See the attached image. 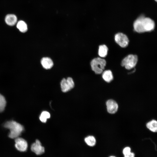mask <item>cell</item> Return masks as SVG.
Here are the masks:
<instances>
[{
    "mask_svg": "<svg viewBox=\"0 0 157 157\" xmlns=\"http://www.w3.org/2000/svg\"><path fill=\"white\" fill-rule=\"evenodd\" d=\"M6 104V101L5 97L0 94V112L4 109Z\"/></svg>",
    "mask_w": 157,
    "mask_h": 157,
    "instance_id": "18",
    "label": "cell"
},
{
    "mask_svg": "<svg viewBox=\"0 0 157 157\" xmlns=\"http://www.w3.org/2000/svg\"><path fill=\"white\" fill-rule=\"evenodd\" d=\"M60 86L62 92H65L71 90L66 79L63 78L60 82Z\"/></svg>",
    "mask_w": 157,
    "mask_h": 157,
    "instance_id": "16",
    "label": "cell"
},
{
    "mask_svg": "<svg viewBox=\"0 0 157 157\" xmlns=\"http://www.w3.org/2000/svg\"><path fill=\"white\" fill-rule=\"evenodd\" d=\"M66 79L71 90L74 87V83L73 79L71 77H68Z\"/></svg>",
    "mask_w": 157,
    "mask_h": 157,
    "instance_id": "19",
    "label": "cell"
},
{
    "mask_svg": "<svg viewBox=\"0 0 157 157\" xmlns=\"http://www.w3.org/2000/svg\"><path fill=\"white\" fill-rule=\"evenodd\" d=\"M137 56L136 55L130 54L125 57L122 61L121 65L127 69L134 68L137 63Z\"/></svg>",
    "mask_w": 157,
    "mask_h": 157,
    "instance_id": "4",
    "label": "cell"
},
{
    "mask_svg": "<svg viewBox=\"0 0 157 157\" xmlns=\"http://www.w3.org/2000/svg\"><path fill=\"white\" fill-rule=\"evenodd\" d=\"M156 1H157V0H155Z\"/></svg>",
    "mask_w": 157,
    "mask_h": 157,
    "instance_id": "23",
    "label": "cell"
},
{
    "mask_svg": "<svg viewBox=\"0 0 157 157\" xmlns=\"http://www.w3.org/2000/svg\"><path fill=\"white\" fill-rule=\"evenodd\" d=\"M31 149L32 152L37 155H41L45 151L44 147L42 145L40 142L37 139L32 144Z\"/></svg>",
    "mask_w": 157,
    "mask_h": 157,
    "instance_id": "6",
    "label": "cell"
},
{
    "mask_svg": "<svg viewBox=\"0 0 157 157\" xmlns=\"http://www.w3.org/2000/svg\"><path fill=\"white\" fill-rule=\"evenodd\" d=\"M106 64L105 60L99 57L93 59L90 63L92 70L96 74H100L102 72Z\"/></svg>",
    "mask_w": 157,
    "mask_h": 157,
    "instance_id": "3",
    "label": "cell"
},
{
    "mask_svg": "<svg viewBox=\"0 0 157 157\" xmlns=\"http://www.w3.org/2000/svg\"><path fill=\"white\" fill-rule=\"evenodd\" d=\"M115 39L116 42L122 47H127L129 44V40L127 37L122 33L116 34Z\"/></svg>",
    "mask_w": 157,
    "mask_h": 157,
    "instance_id": "5",
    "label": "cell"
},
{
    "mask_svg": "<svg viewBox=\"0 0 157 157\" xmlns=\"http://www.w3.org/2000/svg\"><path fill=\"white\" fill-rule=\"evenodd\" d=\"M107 110L110 114H114L117 111L118 105L117 102L112 99L108 100L106 102Z\"/></svg>",
    "mask_w": 157,
    "mask_h": 157,
    "instance_id": "8",
    "label": "cell"
},
{
    "mask_svg": "<svg viewBox=\"0 0 157 157\" xmlns=\"http://www.w3.org/2000/svg\"><path fill=\"white\" fill-rule=\"evenodd\" d=\"M131 149L129 147H126L123 149V153L124 155H126L130 153L131 152Z\"/></svg>",
    "mask_w": 157,
    "mask_h": 157,
    "instance_id": "20",
    "label": "cell"
},
{
    "mask_svg": "<svg viewBox=\"0 0 157 157\" xmlns=\"http://www.w3.org/2000/svg\"><path fill=\"white\" fill-rule=\"evenodd\" d=\"M108 48L105 45H101L99 46L98 54L101 57H104L107 55Z\"/></svg>",
    "mask_w": 157,
    "mask_h": 157,
    "instance_id": "15",
    "label": "cell"
},
{
    "mask_svg": "<svg viewBox=\"0 0 157 157\" xmlns=\"http://www.w3.org/2000/svg\"><path fill=\"white\" fill-rule=\"evenodd\" d=\"M15 147L19 151L24 152L26 151L28 148V144L24 139L18 137L15 139Z\"/></svg>",
    "mask_w": 157,
    "mask_h": 157,
    "instance_id": "7",
    "label": "cell"
},
{
    "mask_svg": "<svg viewBox=\"0 0 157 157\" xmlns=\"http://www.w3.org/2000/svg\"><path fill=\"white\" fill-rule=\"evenodd\" d=\"M102 76L104 80L107 82H110L113 79L112 72L110 70H107L104 72Z\"/></svg>",
    "mask_w": 157,
    "mask_h": 157,
    "instance_id": "11",
    "label": "cell"
},
{
    "mask_svg": "<svg viewBox=\"0 0 157 157\" xmlns=\"http://www.w3.org/2000/svg\"><path fill=\"white\" fill-rule=\"evenodd\" d=\"M155 23L151 19L141 16L134 22L133 27L137 32L143 33L153 30L155 27Z\"/></svg>",
    "mask_w": 157,
    "mask_h": 157,
    "instance_id": "1",
    "label": "cell"
},
{
    "mask_svg": "<svg viewBox=\"0 0 157 157\" xmlns=\"http://www.w3.org/2000/svg\"><path fill=\"white\" fill-rule=\"evenodd\" d=\"M146 126L150 130L153 132L157 131V122L156 121L153 120L147 123Z\"/></svg>",
    "mask_w": 157,
    "mask_h": 157,
    "instance_id": "12",
    "label": "cell"
},
{
    "mask_svg": "<svg viewBox=\"0 0 157 157\" xmlns=\"http://www.w3.org/2000/svg\"><path fill=\"white\" fill-rule=\"evenodd\" d=\"M110 157H115L114 156H110Z\"/></svg>",
    "mask_w": 157,
    "mask_h": 157,
    "instance_id": "22",
    "label": "cell"
},
{
    "mask_svg": "<svg viewBox=\"0 0 157 157\" xmlns=\"http://www.w3.org/2000/svg\"><path fill=\"white\" fill-rule=\"evenodd\" d=\"M17 27L21 32H26L28 29L26 23L23 21L21 20L18 22Z\"/></svg>",
    "mask_w": 157,
    "mask_h": 157,
    "instance_id": "14",
    "label": "cell"
},
{
    "mask_svg": "<svg viewBox=\"0 0 157 157\" xmlns=\"http://www.w3.org/2000/svg\"><path fill=\"white\" fill-rule=\"evenodd\" d=\"M84 141L86 144L90 147H93L96 143L95 138L92 135L89 136L85 138Z\"/></svg>",
    "mask_w": 157,
    "mask_h": 157,
    "instance_id": "13",
    "label": "cell"
},
{
    "mask_svg": "<svg viewBox=\"0 0 157 157\" xmlns=\"http://www.w3.org/2000/svg\"><path fill=\"white\" fill-rule=\"evenodd\" d=\"M5 21L8 25L13 26L17 23V18L16 16L14 14H8L5 17Z\"/></svg>",
    "mask_w": 157,
    "mask_h": 157,
    "instance_id": "10",
    "label": "cell"
},
{
    "mask_svg": "<svg viewBox=\"0 0 157 157\" xmlns=\"http://www.w3.org/2000/svg\"><path fill=\"white\" fill-rule=\"evenodd\" d=\"M50 113L47 111H43L41 113L40 117V119L43 123H45L47 119L50 118Z\"/></svg>",
    "mask_w": 157,
    "mask_h": 157,
    "instance_id": "17",
    "label": "cell"
},
{
    "mask_svg": "<svg viewBox=\"0 0 157 157\" xmlns=\"http://www.w3.org/2000/svg\"><path fill=\"white\" fill-rule=\"evenodd\" d=\"M124 156V157H134L135 154L133 153L130 152L128 154Z\"/></svg>",
    "mask_w": 157,
    "mask_h": 157,
    "instance_id": "21",
    "label": "cell"
},
{
    "mask_svg": "<svg viewBox=\"0 0 157 157\" xmlns=\"http://www.w3.org/2000/svg\"><path fill=\"white\" fill-rule=\"evenodd\" d=\"M4 126L10 130L8 136L12 139H15L19 137L24 130V127L22 125L13 120L6 122L4 125Z\"/></svg>",
    "mask_w": 157,
    "mask_h": 157,
    "instance_id": "2",
    "label": "cell"
},
{
    "mask_svg": "<svg viewBox=\"0 0 157 157\" xmlns=\"http://www.w3.org/2000/svg\"><path fill=\"white\" fill-rule=\"evenodd\" d=\"M41 63L43 67L46 69H51L53 65V61L51 58L48 57L42 58Z\"/></svg>",
    "mask_w": 157,
    "mask_h": 157,
    "instance_id": "9",
    "label": "cell"
}]
</instances>
